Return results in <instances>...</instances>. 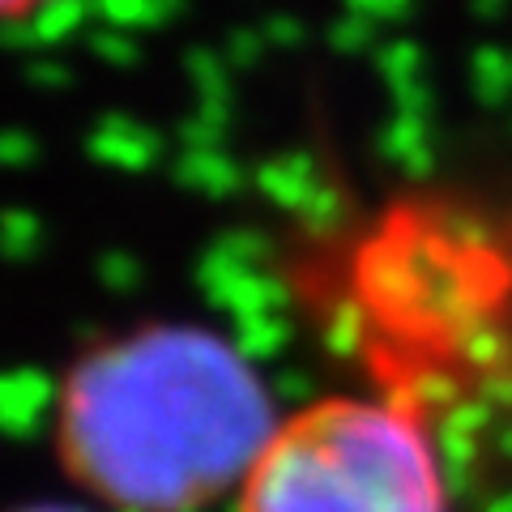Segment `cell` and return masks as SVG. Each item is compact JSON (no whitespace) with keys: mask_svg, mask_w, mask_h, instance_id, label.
<instances>
[{"mask_svg":"<svg viewBox=\"0 0 512 512\" xmlns=\"http://www.w3.org/2000/svg\"><path fill=\"white\" fill-rule=\"evenodd\" d=\"M278 397L214 329L150 325L94 346L60 389V457L120 512H197L248 483Z\"/></svg>","mask_w":512,"mask_h":512,"instance_id":"1","label":"cell"},{"mask_svg":"<svg viewBox=\"0 0 512 512\" xmlns=\"http://www.w3.org/2000/svg\"><path fill=\"white\" fill-rule=\"evenodd\" d=\"M239 512H448V483L410 402L329 397L274 436Z\"/></svg>","mask_w":512,"mask_h":512,"instance_id":"2","label":"cell"},{"mask_svg":"<svg viewBox=\"0 0 512 512\" xmlns=\"http://www.w3.org/2000/svg\"><path fill=\"white\" fill-rule=\"evenodd\" d=\"M504 261L487 227L461 210H406L359 252L355 299L367 329H389L402 346H436L470 363L487 333L504 329Z\"/></svg>","mask_w":512,"mask_h":512,"instance_id":"3","label":"cell"},{"mask_svg":"<svg viewBox=\"0 0 512 512\" xmlns=\"http://www.w3.org/2000/svg\"><path fill=\"white\" fill-rule=\"evenodd\" d=\"M269 239L261 231H227L218 235V244L210 252H201L197 261V286L214 308L239 316H256V312H274L282 308V291L269 278Z\"/></svg>","mask_w":512,"mask_h":512,"instance_id":"4","label":"cell"},{"mask_svg":"<svg viewBox=\"0 0 512 512\" xmlns=\"http://www.w3.org/2000/svg\"><path fill=\"white\" fill-rule=\"evenodd\" d=\"M90 154L116 171H150L163 154V137L128 116H103L90 128Z\"/></svg>","mask_w":512,"mask_h":512,"instance_id":"5","label":"cell"},{"mask_svg":"<svg viewBox=\"0 0 512 512\" xmlns=\"http://www.w3.org/2000/svg\"><path fill=\"white\" fill-rule=\"evenodd\" d=\"M52 402H60L56 384L47 380V372L39 367H18L0 380V423L13 440H30L43 427Z\"/></svg>","mask_w":512,"mask_h":512,"instance_id":"6","label":"cell"},{"mask_svg":"<svg viewBox=\"0 0 512 512\" xmlns=\"http://www.w3.org/2000/svg\"><path fill=\"white\" fill-rule=\"evenodd\" d=\"M325 184L329 180L316 171L312 158L299 154V150L269 158V163H261V171H256V188H261L265 197L278 205V210L295 214V218H303L312 210V201L325 192Z\"/></svg>","mask_w":512,"mask_h":512,"instance_id":"7","label":"cell"},{"mask_svg":"<svg viewBox=\"0 0 512 512\" xmlns=\"http://www.w3.org/2000/svg\"><path fill=\"white\" fill-rule=\"evenodd\" d=\"M380 158L389 167H397L402 175H414V180H423V175L436 167V146H431V124L423 116H397L384 124L380 133Z\"/></svg>","mask_w":512,"mask_h":512,"instance_id":"8","label":"cell"},{"mask_svg":"<svg viewBox=\"0 0 512 512\" xmlns=\"http://www.w3.org/2000/svg\"><path fill=\"white\" fill-rule=\"evenodd\" d=\"M175 180L192 192H201V197L222 201V197H235L239 192L244 171H239V163L227 150H184L180 163H175Z\"/></svg>","mask_w":512,"mask_h":512,"instance_id":"9","label":"cell"},{"mask_svg":"<svg viewBox=\"0 0 512 512\" xmlns=\"http://www.w3.org/2000/svg\"><path fill=\"white\" fill-rule=\"evenodd\" d=\"M86 13H90V0H47L26 22L9 26V43L13 47H56L82 30Z\"/></svg>","mask_w":512,"mask_h":512,"instance_id":"10","label":"cell"},{"mask_svg":"<svg viewBox=\"0 0 512 512\" xmlns=\"http://www.w3.org/2000/svg\"><path fill=\"white\" fill-rule=\"evenodd\" d=\"M184 64H188V82L197 90V116L227 124L231 120V64H227V56L192 47L184 56Z\"/></svg>","mask_w":512,"mask_h":512,"instance_id":"11","label":"cell"},{"mask_svg":"<svg viewBox=\"0 0 512 512\" xmlns=\"http://www.w3.org/2000/svg\"><path fill=\"white\" fill-rule=\"evenodd\" d=\"M291 316L282 308L274 312H256V316H239L235 320V346L244 350L252 363H265V359H278L286 346H291Z\"/></svg>","mask_w":512,"mask_h":512,"instance_id":"12","label":"cell"},{"mask_svg":"<svg viewBox=\"0 0 512 512\" xmlns=\"http://www.w3.org/2000/svg\"><path fill=\"white\" fill-rule=\"evenodd\" d=\"M470 90L483 107H504L512 99V56L504 47L483 43L470 56Z\"/></svg>","mask_w":512,"mask_h":512,"instance_id":"13","label":"cell"},{"mask_svg":"<svg viewBox=\"0 0 512 512\" xmlns=\"http://www.w3.org/2000/svg\"><path fill=\"white\" fill-rule=\"evenodd\" d=\"M376 69H380L384 82H389V90H397V86L423 82L427 56L414 39H389V43H380V52H376Z\"/></svg>","mask_w":512,"mask_h":512,"instance_id":"14","label":"cell"},{"mask_svg":"<svg viewBox=\"0 0 512 512\" xmlns=\"http://www.w3.org/2000/svg\"><path fill=\"white\" fill-rule=\"evenodd\" d=\"M0 235H5L9 261H30V256L43 248V222H39V214L22 210V205L5 210V227H0Z\"/></svg>","mask_w":512,"mask_h":512,"instance_id":"15","label":"cell"},{"mask_svg":"<svg viewBox=\"0 0 512 512\" xmlns=\"http://www.w3.org/2000/svg\"><path fill=\"white\" fill-rule=\"evenodd\" d=\"M329 47L342 52V56L380 52V26L359 18V13H342L338 22H329Z\"/></svg>","mask_w":512,"mask_h":512,"instance_id":"16","label":"cell"},{"mask_svg":"<svg viewBox=\"0 0 512 512\" xmlns=\"http://www.w3.org/2000/svg\"><path fill=\"white\" fill-rule=\"evenodd\" d=\"M94 278H99V282L107 286V291L128 295V291H137V286L146 282V265H141L133 252L111 248V252H103L99 261H94Z\"/></svg>","mask_w":512,"mask_h":512,"instance_id":"17","label":"cell"},{"mask_svg":"<svg viewBox=\"0 0 512 512\" xmlns=\"http://www.w3.org/2000/svg\"><path fill=\"white\" fill-rule=\"evenodd\" d=\"M90 47H94V56H103L111 69H133V64L141 60V43L128 35L124 26H107V30H99V35L90 39Z\"/></svg>","mask_w":512,"mask_h":512,"instance_id":"18","label":"cell"},{"mask_svg":"<svg viewBox=\"0 0 512 512\" xmlns=\"http://www.w3.org/2000/svg\"><path fill=\"white\" fill-rule=\"evenodd\" d=\"M265 35L261 30H231V39H227V64L231 69H252L256 60H261L265 52Z\"/></svg>","mask_w":512,"mask_h":512,"instance_id":"19","label":"cell"},{"mask_svg":"<svg viewBox=\"0 0 512 512\" xmlns=\"http://www.w3.org/2000/svg\"><path fill=\"white\" fill-rule=\"evenodd\" d=\"M261 35L269 47H282V52H291V47H299L303 39H308V26H303L299 18H291V13H274L265 26H261Z\"/></svg>","mask_w":512,"mask_h":512,"instance_id":"20","label":"cell"},{"mask_svg":"<svg viewBox=\"0 0 512 512\" xmlns=\"http://www.w3.org/2000/svg\"><path fill=\"white\" fill-rule=\"evenodd\" d=\"M346 13H359V18L367 22H397V18H406V13L414 9V0H342Z\"/></svg>","mask_w":512,"mask_h":512,"instance_id":"21","label":"cell"},{"mask_svg":"<svg viewBox=\"0 0 512 512\" xmlns=\"http://www.w3.org/2000/svg\"><path fill=\"white\" fill-rule=\"evenodd\" d=\"M0 158H5L13 171H22V167H30L39 158V141L30 133H22V128H13V133L0 137Z\"/></svg>","mask_w":512,"mask_h":512,"instance_id":"22","label":"cell"},{"mask_svg":"<svg viewBox=\"0 0 512 512\" xmlns=\"http://www.w3.org/2000/svg\"><path fill=\"white\" fill-rule=\"evenodd\" d=\"M274 397H278V402L308 406V397H312V376H303L299 367H286V372L274 376Z\"/></svg>","mask_w":512,"mask_h":512,"instance_id":"23","label":"cell"},{"mask_svg":"<svg viewBox=\"0 0 512 512\" xmlns=\"http://www.w3.org/2000/svg\"><path fill=\"white\" fill-rule=\"evenodd\" d=\"M180 9H184V0H141V9H137V30H158V26H167L171 18H180Z\"/></svg>","mask_w":512,"mask_h":512,"instance_id":"24","label":"cell"},{"mask_svg":"<svg viewBox=\"0 0 512 512\" xmlns=\"http://www.w3.org/2000/svg\"><path fill=\"white\" fill-rule=\"evenodd\" d=\"M26 82H30V86H43V90H60V86L73 82V73L64 69L60 60H30Z\"/></svg>","mask_w":512,"mask_h":512,"instance_id":"25","label":"cell"},{"mask_svg":"<svg viewBox=\"0 0 512 512\" xmlns=\"http://www.w3.org/2000/svg\"><path fill=\"white\" fill-rule=\"evenodd\" d=\"M99 9L111 18V26L137 30V9H141V0H99Z\"/></svg>","mask_w":512,"mask_h":512,"instance_id":"26","label":"cell"},{"mask_svg":"<svg viewBox=\"0 0 512 512\" xmlns=\"http://www.w3.org/2000/svg\"><path fill=\"white\" fill-rule=\"evenodd\" d=\"M43 5H47V0H0V9H5V22H9V26L26 22L30 13H39Z\"/></svg>","mask_w":512,"mask_h":512,"instance_id":"27","label":"cell"},{"mask_svg":"<svg viewBox=\"0 0 512 512\" xmlns=\"http://www.w3.org/2000/svg\"><path fill=\"white\" fill-rule=\"evenodd\" d=\"M470 13L474 18H483V22H495V18H504L508 13V0H470Z\"/></svg>","mask_w":512,"mask_h":512,"instance_id":"28","label":"cell"},{"mask_svg":"<svg viewBox=\"0 0 512 512\" xmlns=\"http://www.w3.org/2000/svg\"><path fill=\"white\" fill-rule=\"evenodd\" d=\"M18 512H86V508H73V504H30V508H18Z\"/></svg>","mask_w":512,"mask_h":512,"instance_id":"29","label":"cell"},{"mask_svg":"<svg viewBox=\"0 0 512 512\" xmlns=\"http://www.w3.org/2000/svg\"><path fill=\"white\" fill-rule=\"evenodd\" d=\"M487 512H512V491L508 495H500V500H491V508Z\"/></svg>","mask_w":512,"mask_h":512,"instance_id":"30","label":"cell"},{"mask_svg":"<svg viewBox=\"0 0 512 512\" xmlns=\"http://www.w3.org/2000/svg\"><path fill=\"white\" fill-rule=\"evenodd\" d=\"M508 448H512V440H508Z\"/></svg>","mask_w":512,"mask_h":512,"instance_id":"31","label":"cell"}]
</instances>
